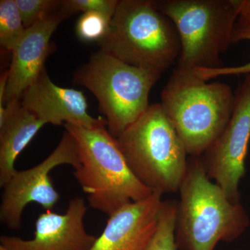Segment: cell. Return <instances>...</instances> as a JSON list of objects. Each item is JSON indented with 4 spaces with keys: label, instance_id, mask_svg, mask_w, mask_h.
Wrapping results in <instances>:
<instances>
[{
    "label": "cell",
    "instance_id": "cell-6",
    "mask_svg": "<svg viewBox=\"0 0 250 250\" xmlns=\"http://www.w3.org/2000/svg\"><path fill=\"white\" fill-rule=\"evenodd\" d=\"M181 41L177 68L223 67L220 54L232 42L242 0H156Z\"/></svg>",
    "mask_w": 250,
    "mask_h": 250
},
{
    "label": "cell",
    "instance_id": "cell-4",
    "mask_svg": "<svg viewBox=\"0 0 250 250\" xmlns=\"http://www.w3.org/2000/svg\"><path fill=\"white\" fill-rule=\"evenodd\" d=\"M101 50L133 66L163 73L179 59L181 41L173 22L155 0H120Z\"/></svg>",
    "mask_w": 250,
    "mask_h": 250
},
{
    "label": "cell",
    "instance_id": "cell-14",
    "mask_svg": "<svg viewBox=\"0 0 250 250\" xmlns=\"http://www.w3.org/2000/svg\"><path fill=\"white\" fill-rule=\"evenodd\" d=\"M4 119L0 121V187L16 172L18 155L45 125L20 100L6 104Z\"/></svg>",
    "mask_w": 250,
    "mask_h": 250
},
{
    "label": "cell",
    "instance_id": "cell-1",
    "mask_svg": "<svg viewBox=\"0 0 250 250\" xmlns=\"http://www.w3.org/2000/svg\"><path fill=\"white\" fill-rule=\"evenodd\" d=\"M177 201L175 240L179 250H214L246 231L250 220L240 202H231L208 177L201 156L188 161Z\"/></svg>",
    "mask_w": 250,
    "mask_h": 250
},
{
    "label": "cell",
    "instance_id": "cell-15",
    "mask_svg": "<svg viewBox=\"0 0 250 250\" xmlns=\"http://www.w3.org/2000/svg\"><path fill=\"white\" fill-rule=\"evenodd\" d=\"M16 0L0 1V45L12 53L26 31Z\"/></svg>",
    "mask_w": 250,
    "mask_h": 250
},
{
    "label": "cell",
    "instance_id": "cell-7",
    "mask_svg": "<svg viewBox=\"0 0 250 250\" xmlns=\"http://www.w3.org/2000/svg\"><path fill=\"white\" fill-rule=\"evenodd\" d=\"M161 75L129 65L100 49L75 72L74 81L95 95L108 131L117 139L149 107V93Z\"/></svg>",
    "mask_w": 250,
    "mask_h": 250
},
{
    "label": "cell",
    "instance_id": "cell-9",
    "mask_svg": "<svg viewBox=\"0 0 250 250\" xmlns=\"http://www.w3.org/2000/svg\"><path fill=\"white\" fill-rule=\"evenodd\" d=\"M232 116L201 157L206 172L233 202H239V184L246 174L250 141V75L235 94Z\"/></svg>",
    "mask_w": 250,
    "mask_h": 250
},
{
    "label": "cell",
    "instance_id": "cell-20",
    "mask_svg": "<svg viewBox=\"0 0 250 250\" xmlns=\"http://www.w3.org/2000/svg\"><path fill=\"white\" fill-rule=\"evenodd\" d=\"M119 0H64L62 11L67 18L78 12L103 13L113 17Z\"/></svg>",
    "mask_w": 250,
    "mask_h": 250
},
{
    "label": "cell",
    "instance_id": "cell-21",
    "mask_svg": "<svg viewBox=\"0 0 250 250\" xmlns=\"http://www.w3.org/2000/svg\"><path fill=\"white\" fill-rule=\"evenodd\" d=\"M237 22L250 25V0H242L239 16Z\"/></svg>",
    "mask_w": 250,
    "mask_h": 250
},
{
    "label": "cell",
    "instance_id": "cell-12",
    "mask_svg": "<svg viewBox=\"0 0 250 250\" xmlns=\"http://www.w3.org/2000/svg\"><path fill=\"white\" fill-rule=\"evenodd\" d=\"M162 195L152 192L108 215L104 229L90 250H146L157 229Z\"/></svg>",
    "mask_w": 250,
    "mask_h": 250
},
{
    "label": "cell",
    "instance_id": "cell-8",
    "mask_svg": "<svg viewBox=\"0 0 250 250\" xmlns=\"http://www.w3.org/2000/svg\"><path fill=\"white\" fill-rule=\"evenodd\" d=\"M80 164L77 145L65 130L53 152L41 164L24 170H16L3 187L0 205V221L11 229L22 226V215L26 206L39 204L46 210L54 208L60 200L49 173L54 167L70 165L76 169Z\"/></svg>",
    "mask_w": 250,
    "mask_h": 250
},
{
    "label": "cell",
    "instance_id": "cell-11",
    "mask_svg": "<svg viewBox=\"0 0 250 250\" xmlns=\"http://www.w3.org/2000/svg\"><path fill=\"white\" fill-rule=\"evenodd\" d=\"M21 102L45 125L70 124L88 128L107 125L105 118H93L88 113L83 92L56 85L45 69L24 90Z\"/></svg>",
    "mask_w": 250,
    "mask_h": 250
},
{
    "label": "cell",
    "instance_id": "cell-10",
    "mask_svg": "<svg viewBox=\"0 0 250 250\" xmlns=\"http://www.w3.org/2000/svg\"><path fill=\"white\" fill-rule=\"evenodd\" d=\"M86 211L84 200L75 197L64 214L52 210L41 213L36 219L32 239L2 236L0 245L8 250H90L97 237L85 230L83 219Z\"/></svg>",
    "mask_w": 250,
    "mask_h": 250
},
{
    "label": "cell",
    "instance_id": "cell-5",
    "mask_svg": "<svg viewBox=\"0 0 250 250\" xmlns=\"http://www.w3.org/2000/svg\"><path fill=\"white\" fill-rule=\"evenodd\" d=\"M128 166L152 192L179 191L188 168L187 152L160 103L117 138Z\"/></svg>",
    "mask_w": 250,
    "mask_h": 250
},
{
    "label": "cell",
    "instance_id": "cell-2",
    "mask_svg": "<svg viewBox=\"0 0 250 250\" xmlns=\"http://www.w3.org/2000/svg\"><path fill=\"white\" fill-rule=\"evenodd\" d=\"M235 98L227 83H208L193 70L177 68L163 89L160 104L188 155L198 157L226 127Z\"/></svg>",
    "mask_w": 250,
    "mask_h": 250
},
{
    "label": "cell",
    "instance_id": "cell-3",
    "mask_svg": "<svg viewBox=\"0 0 250 250\" xmlns=\"http://www.w3.org/2000/svg\"><path fill=\"white\" fill-rule=\"evenodd\" d=\"M63 126L76 143L80 156L74 176L88 195L92 208L110 215L152 193L130 169L107 125L93 128L70 124Z\"/></svg>",
    "mask_w": 250,
    "mask_h": 250
},
{
    "label": "cell",
    "instance_id": "cell-19",
    "mask_svg": "<svg viewBox=\"0 0 250 250\" xmlns=\"http://www.w3.org/2000/svg\"><path fill=\"white\" fill-rule=\"evenodd\" d=\"M250 41V25L236 22L233 29L232 42ZM195 75L202 80L208 81L220 76L250 75V62L238 66L220 67L218 68H199L193 70Z\"/></svg>",
    "mask_w": 250,
    "mask_h": 250
},
{
    "label": "cell",
    "instance_id": "cell-16",
    "mask_svg": "<svg viewBox=\"0 0 250 250\" xmlns=\"http://www.w3.org/2000/svg\"><path fill=\"white\" fill-rule=\"evenodd\" d=\"M177 201L163 200L157 229L146 250H177L175 240Z\"/></svg>",
    "mask_w": 250,
    "mask_h": 250
},
{
    "label": "cell",
    "instance_id": "cell-17",
    "mask_svg": "<svg viewBox=\"0 0 250 250\" xmlns=\"http://www.w3.org/2000/svg\"><path fill=\"white\" fill-rule=\"evenodd\" d=\"M112 18L103 13H84L77 22L75 32L77 37L83 42L100 44L107 36Z\"/></svg>",
    "mask_w": 250,
    "mask_h": 250
},
{
    "label": "cell",
    "instance_id": "cell-13",
    "mask_svg": "<svg viewBox=\"0 0 250 250\" xmlns=\"http://www.w3.org/2000/svg\"><path fill=\"white\" fill-rule=\"evenodd\" d=\"M66 18V15L60 9L47 19L26 29L22 39L11 53L4 107L11 100H20L24 90L45 70L46 59L52 52L51 38L60 23Z\"/></svg>",
    "mask_w": 250,
    "mask_h": 250
},
{
    "label": "cell",
    "instance_id": "cell-18",
    "mask_svg": "<svg viewBox=\"0 0 250 250\" xmlns=\"http://www.w3.org/2000/svg\"><path fill=\"white\" fill-rule=\"evenodd\" d=\"M26 29L58 12L61 0H16Z\"/></svg>",
    "mask_w": 250,
    "mask_h": 250
}]
</instances>
